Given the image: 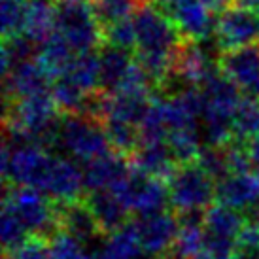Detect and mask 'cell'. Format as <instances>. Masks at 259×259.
<instances>
[{
	"instance_id": "obj_1",
	"label": "cell",
	"mask_w": 259,
	"mask_h": 259,
	"mask_svg": "<svg viewBox=\"0 0 259 259\" xmlns=\"http://www.w3.org/2000/svg\"><path fill=\"white\" fill-rule=\"evenodd\" d=\"M133 19L137 27V63L151 83L163 85L174 76L176 59L186 38L159 4L144 2Z\"/></svg>"
},
{
	"instance_id": "obj_34",
	"label": "cell",
	"mask_w": 259,
	"mask_h": 259,
	"mask_svg": "<svg viewBox=\"0 0 259 259\" xmlns=\"http://www.w3.org/2000/svg\"><path fill=\"white\" fill-rule=\"evenodd\" d=\"M6 255H10V259H51L50 240L40 237H29L17 250Z\"/></svg>"
},
{
	"instance_id": "obj_23",
	"label": "cell",
	"mask_w": 259,
	"mask_h": 259,
	"mask_svg": "<svg viewBox=\"0 0 259 259\" xmlns=\"http://www.w3.org/2000/svg\"><path fill=\"white\" fill-rule=\"evenodd\" d=\"M51 97L65 115H85L93 95L85 93L66 76H59L51 85Z\"/></svg>"
},
{
	"instance_id": "obj_29",
	"label": "cell",
	"mask_w": 259,
	"mask_h": 259,
	"mask_svg": "<svg viewBox=\"0 0 259 259\" xmlns=\"http://www.w3.org/2000/svg\"><path fill=\"white\" fill-rule=\"evenodd\" d=\"M50 252L53 259H91L89 244L65 231H59L50 238Z\"/></svg>"
},
{
	"instance_id": "obj_32",
	"label": "cell",
	"mask_w": 259,
	"mask_h": 259,
	"mask_svg": "<svg viewBox=\"0 0 259 259\" xmlns=\"http://www.w3.org/2000/svg\"><path fill=\"white\" fill-rule=\"evenodd\" d=\"M104 32V44L121 48V50H137V27L135 19H125L115 25H110L102 30Z\"/></svg>"
},
{
	"instance_id": "obj_7",
	"label": "cell",
	"mask_w": 259,
	"mask_h": 259,
	"mask_svg": "<svg viewBox=\"0 0 259 259\" xmlns=\"http://www.w3.org/2000/svg\"><path fill=\"white\" fill-rule=\"evenodd\" d=\"M214 38L222 53L255 46L259 42V10L240 4L223 10L216 19Z\"/></svg>"
},
{
	"instance_id": "obj_3",
	"label": "cell",
	"mask_w": 259,
	"mask_h": 259,
	"mask_svg": "<svg viewBox=\"0 0 259 259\" xmlns=\"http://www.w3.org/2000/svg\"><path fill=\"white\" fill-rule=\"evenodd\" d=\"M55 148L79 163H89L110 153L112 146L102 123L89 115H65L61 119Z\"/></svg>"
},
{
	"instance_id": "obj_8",
	"label": "cell",
	"mask_w": 259,
	"mask_h": 259,
	"mask_svg": "<svg viewBox=\"0 0 259 259\" xmlns=\"http://www.w3.org/2000/svg\"><path fill=\"white\" fill-rule=\"evenodd\" d=\"M131 222L137 229L146 253L151 259H165L166 255H170L180 231V218L165 210L150 216H137V220Z\"/></svg>"
},
{
	"instance_id": "obj_33",
	"label": "cell",
	"mask_w": 259,
	"mask_h": 259,
	"mask_svg": "<svg viewBox=\"0 0 259 259\" xmlns=\"http://www.w3.org/2000/svg\"><path fill=\"white\" fill-rule=\"evenodd\" d=\"M238 250V240L227 237H218L206 233L204 242V257L208 259H233Z\"/></svg>"
},
{
	"instance_id": "obj_36",
	"label": "cell",
	"mask_w": 259,
	"mask_h": 259,
	"mask_svg": "<svg viewBox=\"0 0 259 259\" xmlns=\"http://www.w3.org/2000/svg\"><path fill=\"white\" fill-rule=\"evenodd\" d=\"M233 259H259V244H238Z\"/></svg>"
},
{
	"instance_id": "obj_39",
	"label": "cell",
	"mask_w": 259,
	"mask_h": 259,
	"mask_svg": "<svg viewBox=\"0 0 259 259\" xmlns=\"http://www.w3.org/2000/svg\"><path fill=\"white\" fill-rule=\"evenodd\" d=\"M140 2H142V4H144V2H151V4H159V6H163L166 0H140Z\"/></svg>"
},
{
	"instance_id": "obj_10",
	"label": "cell",
	"mask_w": 259,
	"mask_h": 259,
	"mask_svg": "<svg viewBox=\"0 0 259 259\" xmlns=\"http://www.w3.org/2000/svg\"><path fill=\"white\" fill-rule=\"evenodd\" d=\"M83 189H85L83 168H79L74 159L55 155L40 191L57 204H65V202L79 201Z\"/></svg>"
},
{
	"instance_id": "obj_25",
	"label": "cell",
	"mask_w": 259,
	"mask_h": 259,
	"mask_svg": "<svg viewBox=\"0 0 259 259\" xmlns=\"http://www.w3.org/2000/svg\"><path fill=\"white\" fill-rule=\"evenodd\" d=\"M142 6L140 0H91V8L102 30L119 21L131 19V15Z\"/></svg>"
},
{
	"instance_id": "obj_2",
	"label": "cell",
	"mask_w": 259,
	"mask_h": 259,
	"mask_svg": "<svg viewBox=\"0 0 259 259\" xmlns=\"http://www.w3.org/2000/svg\"><path fill=\"white\" fill-rule=\"evenodd\" d=\"M19 218L30 237H40L50 240L61 231L59 222V204L34 187L6 186L4 204Z\"/></svg>"
},
{
	"instance_id": "obj_6",
	"label": "cell",
	"mask_w": 259,
	"mask_h": 259,
	"mask_svg": "<svg viewBox=\"0 0 259 259\" xmlns=\"http://www.w3.org/2000/svg\"><path fill=\"white\" fill-rule=\"evenodd\" d=\"M110 191H114L123 201V204L137 216H150V214L165 212L166 204H170L166 182L151 178L137 168H133L129 176L123 178Z\"/></svg>"
},
{
	"instance_id": "obj_30",
	"label": "cell",
	"mask_w": 259,
	"mask_h": 259,
	"mask_svg": "<svg viewBox=\"0 0 259 259\" xmlns=\"http://www.w3.org/2000/svg\"><path fill=\"white\" fill-rule=\"evenodd\" d=\"M0 231H2V246H4L6 253H12L14 250H17L29 238V231L25 229V225L19 222V218L6 206H2Z\"/></svg>"
},
{
	"instance_id": "obj_24",
	"label": "cell",
	"mask_w": 259,
	"mask_h": 259,
	"mask_svg": "<svg viewBox=\"0 0 259 259\" xmlns=\"http://www.w3.org/2000/svg\"><path fill=\"white\" fill-rule=\"evenodd\" d=\"M63 76L72 79L85 93H101V66H99V53H83L76 55L72 65L68 66Z\"/></svg>"
},
{
	"instance_id": "obj_21",
	"label": "cell",
	"mask_w": 259,
	"mask_h": 259,
	"mask_svg": "<svg viewBox=\"0 0 259 259\" xmlns=\"http://www.w3.org/2000/svg\"><path fill=\"white\" fill-rule=\"evenodd\" d=\"M248 220L244 214L237 208H231L227 204H212L210 208L204 210V231L208 235H218V237H227L238 240L242 231H244Z\"/></svg>"
},
{
	"instance_id": "obj_16",
	"label": "cell",
	"mask_w": 259,
	"mask_h": 259,
	"mask_svg": "<svg viewBox=\"0 0 259 259\" xmlns=\"http://www.w3.org/2000/svg\"><path fill=\"white\" fill-rule=\"evenodd\" d=\"M133 166L151 178L168 180L174 170L180 166L178 159L174 157L170 146L166 142H153V144H140L137 151L131 155Z\"/></svg>"
},
{
	"instance_id": "obj_41",
	"label": "cell",
	"mask_w": 259,
	"mask_h": 259,
	"mask_svg": "<svg viewBox=\"0 0 259 259\" xmlns=\"http://www.w3.org/2000/svg\"><path fill=\"white\" fill-rule=\"evenodd\" d=\"M4 259H10V255H4Z\"/></svg>"
},
{
	"instance_id": "obj_35",
	"label": "cell",
	"mask_w": 259,
	"mask_h": 259,
	"mask_svg": "<svg viewBox=\"0 0 259 259\" xmlns=\"http://www.w3.org/2000/svg\"><path fill=\"white\" fill-rule=\"evenodd\" d=\"M248 155H250V163H252V172L259 178V137L248 142Z\"/></svg>"
},
{
	"instance_id": "obj_42",
	"label": "cell",
	"mask_w": 259,
	"mask_h": 259,
	"mask_svg": "<svg viewBox=\"0 0 259 259\" xmlns=\"http://www.w3.org/2000/svg\"><path fill=\"white\" fill-rule=\"evenodd\" d=\"M201 259H208V257H201Z\"/></svg>"
},
{
	"instance_id": "obj_5",
	"label": "cell",
	"mask_w": 259,
	"mask_h": 259,
	"mask_svg": "<svg viewBox=\"0 0 259 259\" xmlns=\"http://www.w3.org/2000/svg\"><path fill=\"white\" fill-rule=\"evenodd\" d=\"M206 170H202L197 163L180 165L174 174L166 180L170 206L178 214L189 212H204L212 206L216 199V184Z\"/></svg>"
},
{
	"instance_id": "obj_20",
	"label": "cell",
	"mask_w": 259,
	"mask_h": 259,
	"mask_svg": "<svg viewBox=\"0 0 259 259\" xmlns=\"http://www.w3.org/2000/svg\"><path fill=\"white\" fill-rule=\"evenodd\" d=\"M74 59H76L74 50L57 30L38 46L36 61L44 70L50 74V78L57 79L59 76H63L68 70V66L72 65Z\"/></svg>"
},
{
	"instance_id": "obj_40",
	"label": "cell",
	"mask_w": 259,
	"mask_h": 259,
	"mask_svg": "<svg viewBox=\"0 0 259 259\" xmlns=\"http://www.w3.org/2000/svg\"><path fill=\"white\" fill-rule=\"evenodd\" d=\"M253 222H255V225H257V229H259V206L255 208V218H253Z\"/></svg>"
},
{
	"instance_id": "obj_13",
	"label": "cell",
	"mask_w": 259,
	"mask_h": 259,
	"mask_svg": "<svg viewBox=\"0 0 259 259\" xmlns=\"http://www.w3.org/2000/svg\"><path fill=\"white\" fill-rule=\"evenodd\" d=\"M218 70L220 66L212 61L208 51L202 48V42H189V40L184 42L178 59H176L174 78L180 79L186 87H201Z\"/></svg>"
},
{
	"instance_id": "obj_38",
	"label": "cell",
	"mask_w": 259,
	"mask_h": 259,
	"mask_svg": "<svg viewBox=\"0 0 259 259\" xmlns=\"http://www.w3.org/2000/svg\"><path fill=\"white\" fill-rule=\"evenodd\" d=\"M235 4H240V6H246V8H253V10H259V0H235Z\"/></svg>"
},
{
	"instance_id": "obj_18",
	"label": "cell",
	"mask_w": 259,
	"mask_h": 259,
	"mask_svg": "<svg viewBox=\"0 0 259 259\" xmlns=\"http://www.w3.org/2000/svg\"><path fill=\"white\" fill-rule=\"evenodd\" d=\"M59 222H61V231L79 238L85 244H91L102 237L99 222L95 220L85 199L59 204Z\"/></svg>"
},
{
	"instance_id": "obj_15",
	"label": "cell",
	"mask_w": 259,
	"mask_h": 259,
	"mask_svg": "<svg viewBox=\"0 0 259 259\" xmlns=\"http://www.w3.org/2000/svg\"><path fill=\"white\" fill-rule=\"evenodd\" d=\"M216 199L222 204L244 212L259 206V178L253 172L227 174L218 180Z\"/></svg>"
},
{
	"instance_id": "obj_37",
	"label": "cell",
	"mask_w": 259,
	"mask_h": 259,
	"mask_svg": "<svg viewBox=\"0 0 259 259\" xmlns=\"http://www.w3.org/2000/svg\"><path fill=\"white\" fill-rule=\"evenodd\" d=\"M202 2H204V6L208 8L210 12H220V14L235 4V0H202Z\"/></svg>"
},
{
	"instance_id": "obj_22",
	"label": "cell",
	"mask_w": 259,
	"mask_h": 259,
	"mask_svg": "<svg viewBox=\"0 0 259 259\" xmlns=\"http://www.w3.org/2000/svg\"><path fill=\"white\" fill-rule=\"evenodd\" d=\"M57 4L53 0H29V12L23 34L34 44H40L55 32Z\"/></svg>"
},
{
	"instance_id": "obj_17",
	"label": "cell",
	"mask_w": 259,
	"mask_h": 259,
	"mask_svg": "<svg viewBox=\"0 0 259 259\" xmlns=\"http://www.w3.org/2000/svg\"><path fill=\"white\" fill-rule=\"evenodd\" d=\"M87 206L91 208L95 220L99 222L102 235H110L114 231L121 229L123 225L131 222V210L123 204V201L110 189H101V191H91L85 197Z\"/></svg>"
},
{
	"instance_id": "obj_31",
	"label": "cell",
	"mask_w": 259,
	"mask_h": 259,
	"mask_svg": "<svg viewBox=\"0 0 259 259\" xmlns=\"http://www.w3.org/2000/svg\"><path fill=\"white\" fill-rule=\"evenodd\" d=\"M195 163L201 166L202 170H206L214 180H222L229 174L225 146H204Z\"/></svg>"
},
{
	"instance_id": "obj_19",
	"label": "cell",
	"mask_w": 259,
	"mask_h": 259,
	"mask_svg": "<svg viewBox=\"0 0 259 259\" xmlns=\"http://www.w3.org/2000/svg\"><path fill=\"white\" fill-rule=\"evenodd\" d=\"M137 63L135 53L129 50L114 48L104 44L99 51V66H101V93L114 95L125 78L129 76L131 68Z\"/></svg>"
},
{
	"instance_id": "obj_27",
	"label": "cell",
	"mask_w": 259,
	"mask_h": 259,
	"mask_svg": "<svg viewBox=\"0 0 259 259\" xmlns=\"http://www.w3.org/2000/svg\"><path fill=\"white\" fill-rule=\"evenodd\" d=\"M38 44H34L25 34L4 38L2 44V74H8L14 66L36 59Z\"/></svg>"
},
{
	"instance_id": "obj_9",
	"label": "cell",
	"mask_w": 259,
	"mask_h": 259,
	"mask_svg": "<svg viewBox=\"0 0 259 259\" xmlns=\"http://www.w3.org/2000/svg\"><path fill=\"white\" fill-rule=\"evenodd\" d=\"M161 8L189 42H206L216 30L214 12H210L202 0H172Z\"/></svg>"
},
{
	"instance_id": "obj_12",
	"label": "cell",
	"mask_w": 259,
	"mask_h": 259,
	"mask_svg": "<svg viewBox=\"0 0 259 259\" xmlns=\"http://www.w3.org/2000/svg\"><path fill=\"white\" fill-rule=\"evenodd\" d=\"M50 74L40 66L36 59L14 66L10 72L4 74V97H6V102L32 97V95L50 93Z\"/></svg>"
},
{
	"instance_id": "obj_11",
	"label": "cell",
	"mask_w": 259,
	"mask_h": 259,
	"mask_svg": "<svg viewBox=\"0 0 259 259\" xmlns=\"http://www.w3.org/2000/svg\"><path fill=\"white\" fill-rule=\"evenodd\" d=\"M218 66L223 76L244 93L259 101V46L225 51L220 55Z\"/></svg>"
},
{
	"instance_id": "obj_26",
	"label": "cell",
	"mask_w": 259,
	"mask_h": 259,
	"mask_svg": "<svg viewBox=\"0 0 259 259\" xmlns=\"http://www.w3.org/2000/svg\"><path fill=\"white\" fill-rule=\"evenodd\" d=\"M233 135L237 142L253 140L259 137V101L252 97H244L238 104L233 119Z\"/></svg>"
},
{
	"instance_id": "obj_28",
	"label": "cell",
	"mask_w": 259,
	"mask_h": 259,
	"mask_svg": "<svg viewBox=\"0 0 259 259\" xmlns=\"http://www.w3.org/2000/svg\"><path fill=\"white\" fill-rule=\"evenodd\" d=\"M29 12V0H2L0 19H2V36H19L25 30Z\"/></svg>"
},
{
	"instance_id": "obj_14",
	"label": "cell",
	"mask_w": 259,
	"mask_h": 259,
	"mask_svg": "<svg viewBox=\"0 0 259 259\" xmlns=\"http://www.w3.org/2000/svg\"><path fill=\"white\" fill-rule=\"evenodd\" d=\"M133 170L125 155L117 151H110L102 157H97L83 165V180L85 191H101V189H114L123 178H127Z\"/></svg>"
},
{
	"instance_id": "obj_4",
	"label": "cell",
	"mask_w": 259,
	"mask_h": 259,
	"mask_svg": "<svg viewBox=\"0 0 259 259\" xmlns=\"http://www.w3.org/2000/svg\"><path fill=\"white\" fill-rule=\"evenodd\" d=\"M55 30L68 42L76 55L93 53L104 42V32L95 17L91 2L83 0L57 2Z\"/></svg>"
}]
</instances>
